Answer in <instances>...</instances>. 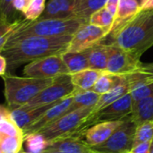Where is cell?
I'll return each mask as SVG.
<instances>
[{
  "instance_id": "cell-26",
  "label": "cell",
  "mask_w": 153,
  "mask_h": 153,
  "mask_svg": "<svg viewBox=\"0 0 153 153\" xmlns=\"http://www.w3.org/2000/svg\"><path fill=\"white\" fill-rule=\"evenodd\" d=\"M114 19L115 16L112 15L109 11L104 6L91 14L89 19V23L100 28L108 29L111 30L114 23Z\"/></svg>"
},
{
  "instance_id": "cell-5",
  "label": "cell",
  "mask_w": 153,
  "mask_h": 153,
  "mask_svg": "<svg viewBox=\"0 0 153 153\" xmlns=\"http://www.w3.org/2000/svg\"><path fill=\"white\" fill-rule=\"evenodd\" d=\"M93 107L82 108L66 113L39 133L48 142L67 136H75L86 118L92 113Z\"/></svg>"
},
{
  "instance_id": "cell-40",
  "label": "cell",
  "mask_w": 153,
  "mask_h": 153,
  "mask_svg": "<svg viewBox=\"0 0 153 153\" xmlns=\"http://www.w3.org/2000/svg\"><path fill=\"white\" fill-rule=\"evenodd\" d=\"M150 153H153V138L152 140V143H151V151H150Z\"/></svg>"
},
{
  "instance_id": "cell-6",
  "label": "cell",
  "mask_w": 153,
  "mask_h": 153,
  "mask_svg": "<svg viewBox=\"0 0 153 153\" xmlns=\"http://www.w3.org/2000/svg\"><path fill=\"white\" fill-rule=\"evenodd\" d=\"M132 110L133 100L131 95L128 92L117 100L111 103L110 105L105 107L104 108L96 112H92L82 123L75 136L82 138L84 132L95 124L107 121L122 120L129 117L132 114Z\"/></svg>"
},
{
  "instance_id": "cell-25",
  "label": "cell",
  "mask_w": 153,
  "mask_h": 153,
  "mask_svg": "<svg viewBox=\"0 0 153 153\" xmlns=\"http://www.w3.org/2000/svg\"><path fill=\"white\" fill-rule=\"evenodd\" d=\"M23 143L28 153H43L48 145V142L39 133L24 136Z\"/></svg>"
},
{
  "instance_id": "cell-22",
  "label": "cell",
  "mask_w": 153,
  "mask_h": 153,
  "mask_svg": "<svg viewBox=\"0 0 153 153\" xmlns=\"http://www.w3.org/2000/svg\"><path fill=\"white\" fill-rule=\"evenodd\" d=\"M108 0H75L74 15L89 22L90 17L96 11L105 6Z\"/></svg>"
},
{
  "instance_id": "cell-32",
  "label": "cell",
  "mask_w": 153,
  "mask_h": 153,
  "mask_svg": "<svg viewBox=\"0 0 153 153\" xmlns=\"http://www.w3.org/2000/svg\"><path fill=\"white\" fill-rule=\"evenodd\" d=\"M14 0H0V18L13 22L18 20L23 19L22 18L21 14H18V13L14 10L13 6V3Z\"/></svg>"
},
{
  "instance_id": "cell-29",
  "label": "cell",
  "mask_w": 153,
  "mask_h": 153,
  "mask_svg": "<svg viewBox=\"0 0 153 153\" xmlns=\"http://www.w3.org/2000/svg\"><path fill=\"white\" fill-rule=\"evenodd\" d=\"M23 20L24 18L18 20L16 22H10L0 18V52L5 46L11 35L20 26V24L22 23Z\"/></svg>"
},
{
  "instance_id": "cell-41",
  "label": "cell",
  "mask_w": 153,
  "mask_h": 153,
  "mask_svg": "<svg viewBox=\"0 0 153 153\" xmlns=\"http://www.w3.org/2000/svg\"><path fill=\"white\" fill-rule=\"evenodd\" d=\"M43 153H59V152H47V151H46V152H44Z\"/></svg>"
},
{
  "instance_id": "cell-15",
  "label": "cell",
  "mask_w": 153,
  "mask_h": 153,
  "mask_svg": "<svg viewBox=\"0 0 153 153\" xmlns=\"http://www.w3.org/2000/svg\"><path fill=\"white\" fill-rule=\"evenodd\" d=\"M56 103L41 106L34 108H24L22 107H20L18 108L10 110L9 117L17 125V126L23 131L25 128H27L29 126L38 120L40 116H42V114H44L48 108H50Z\"/></svg>"
},
{
  "instance_id": "cell-8",
  "label": "cell",
  "mask_w": 153,
  "mask_h": 153,
  "mask_svg": "<svg viewBox=\"0 0 153 153\" xmlns=\"http://www.w3.org/2000/svg\"><path fill=\"white\" fill-rule=\"evenodd\" d=\"M74 87L71 80V74H64L56 77L51 84L40 91L34 99L22 106L24 108H34L41 106L54 104L72 96Z\"/></svg>"
},
{
  "instance_id": "cell-12",
  "label": "cell",
  "mask_w": 153,
  "mask_h": 153,
  "mask_svg": "<svg viewBox=\"0 0 153 153\" xmlns=\"http://www.w3.org/2000/svg\"><path fill=\"white\" fill-rule=\"evenodd\" d=\"M73 95L62 100L61 101L57 102L50 108H48L44 114H42V116H40V117L38 120H36L33 124H31L22 131L23 136L39 133V131L48 126L64 115H65L68 112V109L72 104Z\"/></svg>"
},
{
  "instance_id": "cell-16",
  "label": "cell",
  "mask_w": 153,
  "mask_h": 153,
  "mask_svg": "<svg viewBox=\"0 0 153 153\" xmlns=\"http://www.w3.org/2000/svg\"><path fill=\"white\" fill-rule=\"evenodd\" d=\"M75 0H48L39 19H69L74 17Z\"/></svg>"
},
{
  "instance_id": "cell-11",
  "label": "cell",
  "mask_w": 153,
  "mask_h": 153,
  "mask_svg": "<svg viewBox=\"0 0 153 153\" xmlns=\"http://www.w3.org/2000/svg\"><path fill=\"white\" fill-rule=\"evenodd\" d=\"M108 29L100 28L91 23L83 24L73 36L66 52H81L91 48L110 34Z\"/></svg>"
},
{
  "instance_id": "cell-23",
  "label": "cell",
  "mask_w": 153,
  "mask_h": 153,
  "mask_svg": "<svg viewBox=\"0 0 153 153\" xmlns=\"http://www.w3.org/2000/svg\"><path fill=\"white\" fill-rule=\"evenodd\" d=\"M126 82L125 75L112 74L108 73H104L96 82L91 91L98 93L99 95H103L112 89L117 87L119 84H122Z\"/></svg>"
},
{
  "instance_id": "cell-42",
  "label": "cell",
  "mask_w": 153,
  "mask_h": 153,
  "mask_svg": "<svg viewBox=\"0 0 153 153\" xmlns=\"http://www.w3.org/2000/svg\"><path fill=\"white\" fill-rule=\"evenodd\" d=\"M136 1H137V2H139V3H141V1H142V0H136Z\"/></svg>"
},
{
  "instance_id": "cell-28",
  "label": "cell",
  "mask_w": 153,
  "mask_h": 153,
  "mask_svg": "<svg viewBox=\"0 0 153 153\" xmlns=\"http://www.w3.org/2000/svg\"><path fill=\"white\" fill-rule=\"evenodd\" d=\"M0 134L7 136L24 138L22 130L11 119L9 115L0 117Z\"/></svg>"
},
{
  "instance_id": "cell-4",
  "label": "cell",
  "mask_w": 153,
  "mask_h": 153,
  "mask_svg": "<svg viewBox=\"0 0 153 153\" xmlns=\"http://www.w3.org/2000/svg\"><path fill=\"white\" fill-rule=\"evenodd\" d=\"M54 79L22 77L6 74L3 76V80L4 84V98L8 108L13 110L24 106L51 84Z\"/></svg>"
},
{
  "instance_id": "cell-44",
  "label": "cell",
  "mask_w": 153,
  "mask_h": 153,
  "mask_svg": "<svg viewBox=\"0 0 153 153\" xmlns=\"http://www.w3.org/2000/svg\"><path fill=\"white\" fill-rule=\"evenodd\" d=\"M93 153H100V152H93Z\"/></svg>"
},
{
  "instance_id": "cell-14",
  "label": "cell",
  "mask_w": 153,
  "mask_h": 153,
  "mask_svg": "<svg viewBox=\"0 0 153 153\" xmlns=\"http://www.w3.org/2000/svg\"><path fill=\"white\" fill-rule=\"evenodd\" d=\"M46 151L59 153H93L91 147L82 138L76 136H67L48 142Z\"/></svg>"
},
{
  "instance_id": "cell-30",
  "label": "cell",
  "mask_w": 153,
  "mask_h": 153,
  "mask_svg": "<svg viewBox=\"0 0 153 153\" xmlns=\"http://www.w3.org/2000/svg\"><path fill=\"white\" fill-rule=\"evenodd\" d=\"M45 7L46 0H31L28 7L22 13V16L28 21L38 20L43 13Z\"/></svg>"
},
{
  "instance_id": "cell-1",
  "label": "cell",
  "mask_w": 153,
  "mask_h": 153,
  "mask_svg": "<svg viewBox=\"0 0 153 153\" xmlns=\"http://www.w3.org/2000/svg\"><path fill=\"white\" fill-rule=\"evenodd\" d=\"M72 36L31 37L22 39L1 50L7 61V74H12L23 64L66 52Z\"/></svg>"
},
{
  "instance_id": "cell-3",
  "label": "cell",
  "mask_w": 153,
  "mask_h": 153,
  "mask_svg": "<svg viewBox=\"0 0 153 153\" xmlns=\"http://www.w3.org/2000/svg\"><path fill=\"white\" fill-rule=\"evenodd\" d=\"M85 23H89V22L78 17L69 19H38L35 21L24 19L11 35L4 48L31 37L73 36Z\"/></svg>"
},
{
  "instance_id": "cell-20",
  "label": "cell",
  "mask_w": 153,
  "mask_h": 153,
  "mask_svg": "<svg viewBox=\"0 0 153 153\" xmlns=\"http://www.w3.org/2000/svg\"><path fill=\"white\" fill-rule=\"evenodd\" d=\"M61 56L70 74H74L89 68L87 49L81 52H65Z\"/></svg>"
},
{
  "instance_id": "cell-19",
  "label": "cell",
  "mask_w": 153,
  "mask_h": 153,
  "mask_svg": "<svg viewBox=\"0 0 153 153\" xmlns=\"http://www.w3.org/2000/svg\"><path fill=\"white\" fill-rule=\"evenodd\" d=\"M89 68L106 72L108 65V44L103 42L98 43L87 49Z\"/></svg>"
},
{
  "instance_id": "cell-27",
  "label": "cell",
  "mask_w": 153,
  "mask_h": 153,
  "mask_svg": "<svg viewBox=\"0 0 153 153\" xmlns=\"http://www.w3.org/2000/svg\"><path fill=\"white\" fill-rule=\"evenodd\" d=\"M23 139L22 137L7 136L0 134V148L3 153H19L22 151Z\"/></svg>"
},
{
  "instance_id": "cell-24",
  "label": "cell",
  "mask_w": 153,
  "mask_h": 153,
  "mask_svg": "<svg viewBox=\"0 0 153 153\" xmlns=\"http://www.w3.org/2000/svg\"><path fill=\"white\" fill-rule=\"evenodd\" d=\"M100 98V95H99L98 93L92 91L74 92L73 95V101L68 109V112H71V111H74L82 108H90V107L94 108V106L99 101Z\"/></svg>"
},
{
  "instance_id": "cell-39",
  "label": "cell",
  "mask_w": 153,
  "mask_h": 153,
  "mask_svg": "<svg viewBox=\"0 0 153 153\" xmlns=\"http://www.w3.org/2000/svg\"><path fill=\"white\" fill-rule=\"evenodd\" d=\"M10 109L8 108L7 106H4V105H0V117L1 116H5V115H9Z\"/></svg>"
},
{
  "instance_id": "cell-34",
  "label": "cell",
  "mask_w": 153,
  "mask_h": 153,
  "mask_svg": "<svg viewBox=\"0 0 153 153\" xmlns=\"http://www.w3.org/2000/svg\"><path fill=\"white\" fill-rule=\"evenodd\" d=\"M30 2L31 0H14L13 3V6L18 13H21V14L22 15V13L28 7Z\"/></svg>"
},
{
  "instance_id": "cell-13",
  "label": "cell",
  "mask_w": 153,
  "mask_h": 153,
  "mask_svg": "<svg viewBox=\"0 0 153 153\" xmlns=\"http://www.w3.org/2000/svg\"><path fill=\"white\" fill-rule=\"evenodd\" d=\"M122 120L107 121L95 124L89 127L83 134L82 139L90 147L99 146L104 143L121 125Z\"/></svg>"
},
{
  "instance_id": "cell-36",
  "label": "cell",
  "mask_w": 153,
  "mask_h": 153,
  "mask_svg": "<svg viewBox=\"0 0 153 153\" xmlns=\"http://www.w3.org/2000/svg\"><path fill=\"white\" fill-rule=\"evenodd\" d=\"M140 72L146 74L152 79H153V63H150V64H143V63L142 67L140 69Z\"/></svg>"
},
{
  "instance_id": "cell-18",
  "label": "cell",
  "mask_w": 153,
  "mask_h": 153,
  "mask_svg": "<svg viewBox=\"0 0 153 153\" xmlns=\"http://www.w3.org/2000/svg\"><path fill=\"white\" fill-rule=\"evenodd\" d=\"M140 12V3L136 0H120L116 13L111 32L116 30L125 22L129 21ZM110 32V33H111Z\"/></svg>"
},
{
  "instance_id": "cell-7",
  "label": "cell",
  "mask_w": 153,
  "mask_h": 153,
  "mask_svg": "<svg viewBox=\"0 0 153 153\" xmlns=\"http://www.w3.org/2000/svg\"><path fill=\"white\" fill-rule=\"evenodd\" d=\"M135 130L136 125L130 115L104 143L91 147V150L100 153H129L134 146Z\"/></svg>"
},
{
  "instance_id": "cell-9",
  "label": "cell",
  "mask_w": 153,
  "mask_h": 153,
  "mask_svg": "<svg viewBox=\"0 0 153 153\" xmlns=\"http://www.w3.org/2000/svg\"><path fill=\"white\" fill-rule=\"evenodd\" d=\"M108 56L106 73L117 75H128L140 71L143 63L140 58L134 56L130 52L111 43L108 44Z\"/></svg>"
},
{
  "instance_id": "cell-37",
  "label": "cell",
  "mask_w": 153,
  "mask_h": 153,
  "mask_svg": "<svg viewBox=\"0 0 153 153\" xmlns=\"http://www.w3.org/2000/svg\"><path fill=\"white\" fill-rule=\"evenodd\" d=\"M7 74V61L0 53V76H4Z\"/></svg>"
},
{
  "instance_id": "cell-35",
  "label": "cell",
  "mask_w": 153,
  "mask_h": 153,
  "mask_svg": "<svg viewBox=\"0 0 153 153\" xmlns=\"http://www.w3.org/2000/svg\"><path fill=\"white\" fill-rule=\"evenodd\" d=\"M119 2L120 0H108L106 4H105V7L109 11V13L116 16V13L117 12V8H118V4H119Z\"/></svg>"
},
{
  "instance_id": "cell-31",
  "label": "cell",
  "mask_w": 153,
  "mask_h": 153,
  "mask_svg": "<svg viewBox=\"0 0 153 153\" xmlns=\"http://www.w3.org/2000/svg\"><path fill=\"white\" fill-rule=\"evenodd\" d=\"M152 138L153 121L145 122V123L136 126L134 145H136L141 143L151 142L152 140Z\"/></svg>"
},
{
  "instance_id": "cell-38",
  "label": "cell",
  "mask_w": 153,
  "mask_h": 153,
  "mask_svg": "<svg viewBox=\"0 0 153 153\" xmlns=\"http://www.w3.org/2000/svg\"><path fill=\"white\" fill-rule=\"evenodd\" d=\"M153 9V0H142L140 3V11Z\"/></svg>"
},
{
  "instance_id": "cell-2",
  "label": "cell",
  "mask_w": 153,
  "mask_h": 153,
  "mask_svg": "<svg viewBox=\"0 0 153 153\" xmlns=\"http://www.w3.org/2000/svg\"><path fill=\"white\" fill-rule=\"evenodd\" d=\"M110 35L111 44L141 59L143 54L153 47V9L140 11Z\"/></svg>"
},
{
  "instance_id": "cell-43",
  "label": "cell",
  "mask_w": 153,
  "mask_h": 153,
  "mask_svg": "<svg viewBox=\"0 0 153 153\" xmlns=\"http://www.w3.org/2000/svg\"><path fill=\"white\" fill-rule=\"evenodd\" d=\"M0 153H3L2 152V150H1V148H0Z\"/></svg>"
},
{
  "instance_id": "cell-10",
  "label": "cell",
  "mask_w": 153,
  "mask_h": 153,
  "mask_svg": "<svg viewBox=\"0 0 153 153\" xmlns=\"http://www.w3.org/2000/svg\"><path fill=\"white\" fill-rule=\"evenodd\" d=\"M26 77L54 79L60 75L70 74L61 55H55L40 58L27 64L23 68Z\"/></svg>"
},
{
  "instance_id": "cell-21",
  "label": "cell",
  "mask_w": 153,
  "mask_h": 153,
  "mask_svg": "<svg viewBox=\"0 0 153 153\" xmlns=\"http://www.w3.org/2000/svg\"><path fill=\"white\" fill-rule=\"evenodd\" d=\"M131 117L136 126L153 121V95L133 104Z\"/></svg>"
},
{
  "instance_id": "cell-17",
  "label": "cell",
  "mask_w": 153,
  "mask_h": 153,
  "mask_svg": "<svg viewBox=\"0 0 153 153\" xmlns=\"http://www.w3.org/2000/svg\"><path fill=\"white\" fill-rule=\"evenodd\" d=\"M105 72L88 68L79 73L71 74V80L74 87V92L91 91L98 79Z\"/></svg>"
},
{
  "instance_id": "cell-45",
  "label": "cell",
  "mask_w": 153,
  "mask_h": 153,
  "mask_svg": "<svg viewBox=\"0 0 153 153\" xmlns=\"http://www.w3.org/2000/svg\"><path fill=\"white\" fill-rule=\"evenodd\" d=\"M19 153H21V152H19Z\"/></svg>"
},
{
  "instance_id": "cell-33",
  "label": "cell",
  "mask_w": 153,
  "mask_h": 153,
  "mask_svg": "<svg viewBox=\"0 0 153 153\" xmlns=\"http://www.w3.org/2000/svg\"><path fill=\"white\" fill-rule=\"evenodd\" d=\"M151 142L141 143L136 145H134L129 153H150L151 151Z\"/></svg>"
}]
</instances>
